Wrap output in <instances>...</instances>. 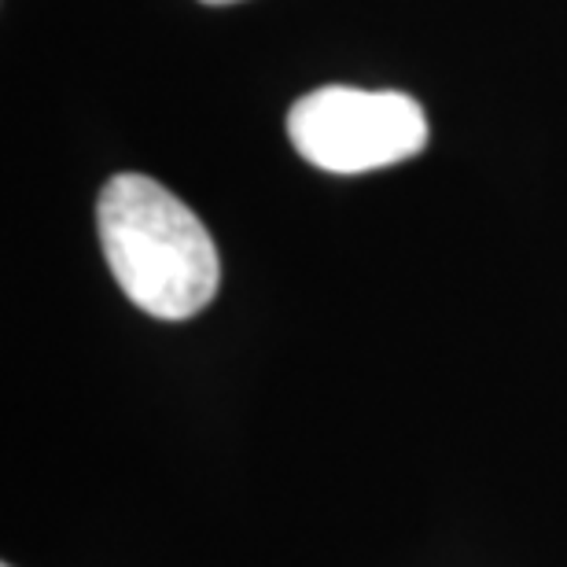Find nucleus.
I'll list each match as a JSON object with an SVG mask.
<instances>
[{
  "instance_id": "nucleus-2",
  "label": "nucleus",
  "mask_w": 567,
  "mask_h": 567,
  "mask_svg": "<svg viewBox=\"0 0 567 567\" xmlns=\"http://www.w3.org/2000/svg\"><path fill=\"white\" fill-rule=\"evenodd\" d=\"M427 115L405 93L324 85L288 111V137L306 163L324 174H369L421 155Z\"/></svg>"
},
{
  "instance_id": "nucleus-1",
  "label": "nucleus",
  "mask_w": 567,
  "mask_h": 567,
  "mask_svg": "<svg viewBox=\"0 0 567 567\" xmlns=\"http://www.w3.org/2000/svg\"><path fill=\"white\" fill-rule=\"evenodd\" d=\"M100 247L118 288L158 321H188L221 280L207 225L144 174H118L100 192Z\"/></svg>"
},
{
  "instance_id": "nucleus-3",
  "label": "nucleus",
  "mask_w": 567,
  "mask_h": 567,
  "mask_svg": "<svg viewBox=\"0 0 567 567\" xmlns=\"http://www.w3.org/2000/svg\"><path fill=\"white\" fill-rule=\"evenodd\" d=\"M203 4H233V0H203Z\"/></svg>"
},
{
  "instance_id": "nucleus-4",
  "label": "nucleus",
  "mask_w": 567,
  "mask_h": 567,
  "mask_svg": "<svg viewBox=\"0 0 567 567\" xmlns=\"http://www.w3.org/2000/svg\"><path fill=\"white\" fill-rule=\"evenodd\" d=\"M4 567H11V564H4Z\"/></svg>"
}]
</instances>
